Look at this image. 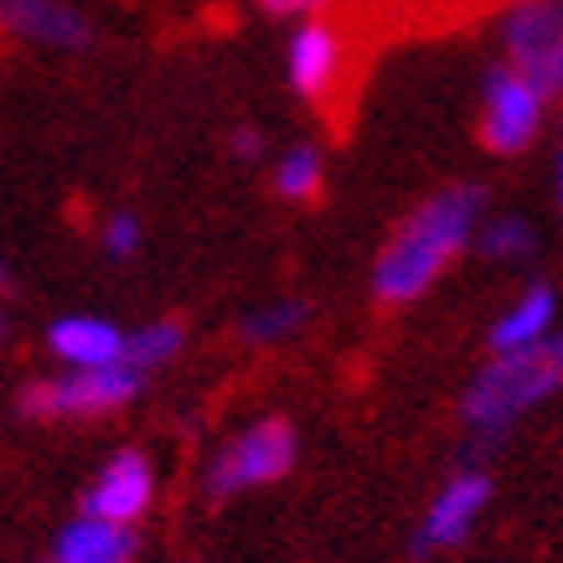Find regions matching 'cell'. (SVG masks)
I'll return each instance as SVG.
<instances>
[{"mask_svg":"<svg viewBox=\"0 0 563 563\" xmlns=\"http://www.w3.org/2000/svg\"><path fill=\"white\" fill-rule=\"evenodd\" d=\"M481 207H486V191L471 187V181L440 187L434 197H424L413 207L373 264L377 300L383 306H413L419 295H429V285L476 243Z\"/></svg>","mask_w":563,"mask_h":563,"instance_id":"6da1fadb","label":"cell"},{"mask_svg":"<svg viewBox=\"0 0 563 563\" xmlns=\"http://www.w3.org/2000/svg\"><path fill=\"white\" fill-rule=\"evenodd\" d=\"M563 388V331L517 352H492V362L471 377L461 398V419L471 440H501L507 429L532 413L543 398Z\"/></svg>","mask_w":563,"mask_h":563,"instance_id":"7a4b0ae2","label":"cell"},{"mask_svg":"<svg viewBox=\"0 0 563 563\" xmlns=\"http://www.w3.org/2000/svg\"><path fill=\"white\" fill-rule=\"evenodd\" d=\"M145 388V373L130 362H109V367H63L57 377H36L21 393V409L32 419H109L135 404Z\"/></svg>","mask_w":563,"mask_h":563,"instance_id":"3957f363","label":"cell"},{"mask_svg":"<svg viewBox=\"0 0 563 563\" xmlns=\"http://www.w3.org/2000/svg\"><path fill=\"white\" fill-rule=\"evenodd\" d=\"M295 450H300V440H295L290 419H279V413L254 419V424L239 429V434L207 461L202 492L212 496V501H228V496L254 492V486H274V481L290 476Z\"/></svg>","mask_w":563,"mask_h":563,"instance_id":"277c9868","label":"cell"},{"mask_svg":"<svg viewBox=\"0 0 563 563\" xmlns=\"http://www.w3.org/2000/svg\"><path fill=\"white\" fill-rule=\"evenodd\" d=\"M501 63L517 68L548 99L563 93V0H512L496 26Z\"/></svg>","mask_w":563,"mask_h":563,"instance_id":"5b68a950","label":"cell"},{"mask_svg":"<svg viewBox=\"0 0 563 563\" xmlns=\"http://www.w3.org/2000/svg\"><path fill=\"white\" fill-rule=\"evenodd\" d=\"M548 114V93L507 63L486 68L481 78V145L492 155H522L538 140Z\"/></svg>","mask_w":563,"mask_h":563,"instance_id":"8992f818","label":"cell"},{"mask_svg":"<svg viewBox=\"0 0 563 563\" xmlns=\"http://www.w3.org/2000/svg\"><path fill=\"white\" fill-rule=\"evenodd\" d=\"M486 501H492V476L486 471H455L424 507L409 553L413 559H434V553L461 548L471 538V528H476V517L486 512Z\"/></svg>","mask_w":563,"mask_h":563,"instance_id":"52a82bcc","label":"cell"},{"mask_svg":"<svg viewBox=\"0 0 563 563\" xmlns=\"http://www.w3.org/2000/svg\"><path fill=\"white\" fill-rule=\"evenodd\" d=\"M151 501H155V465H151V455H140V450H120V455H109V461L99 465V476L88 481L84 512L130 528V522H140V517L151 512Z\"/></svg>","mask_w":563,"mask_h":563,"instance_id":"ba28073f","label":"cell"},{"mask_svg":"<svg viewBox=\"0 0 563 563\" xmlns=\"http://www.w3.org/2000/svg\"><path fill=\"white\" fill-rule=\"evenodd\" d=\"M346 68V47H342V32L336 26H325L321 16L316 21H300L290 32V47H285V78L300 99H325L336 78Z\"/></svg>","mask_w":563,"mask_h":563,"instance_id":"9c48e42d","label":"cell"},{"mask_svg":"<svg viewBox=\"0 0 563 563\" xmlns=\"http://www.w3.org/2000/svg\"><path fill=\"white\" fill-rule=\"evenodd\" d=\"M0 32L57 52H84L93 42L88 16L68 0H0Z\"/></svg>","mask_w":563,"mask_h":563,"instance_id":"30bf717a","label":"cell"},{"mask_svg":"<svg viewBox=\"0 0 563 563\" xmlns=\"http://www.w3.org/2000/svg\"><path fill=\"white\" fill-rule=\"evenodd\" d=\"M124 346H130V331H120L103 316H57L47 325V352L68 367H109V362H124Z\"/></svg>","mask_w":563,"mask_h":563,"instance_id":"8fae6325","label":"cell"},{"mask_svg":"<svg viewBox=\"0 0 563 563\" xmlns=\"http://www.w3.org/2000/svg\"><path fill=\"white\" fill-rule=\"evenodd\" d=\"M135 559H140L135 532L88 512L73 517L68 528L52 538V553H47V563H135Z\"/></svg>","mask_w":563,"mask_h":563,"instance_id":"7c38bea8","label":"cell"},{"mask_svg":"<svg viewBox=\"0 0 563 563\" xmlns=\"http://www.w3.org/2000/svg\"><path fill=\"white\" fill-rule=\"evenodd\" d=\"M553 321H559V295H553V285H528L512 306L496 316L486 346H492V352L532 346V342H543V336H553Z\"/></svg>","mask_w":563,"mask_h":563,"instance_id":"4fadbf2b","label":"cell"},{"mask_svg":"<svg viewBox=\"0 0 563 563\" xmlns=\"http://www.w3.org/2000/svg\"><path fill=\"white\" fill-rule=\"evenodd\" d=\"M306 321H310L306 300H274V306H258L243 316L239 336L249 346H279V342H290L295 331H306Z\"/></svg>","mask_w":563,"mask_h":563,"instance_id":"5bb4252c","label":"cell"},{"mask_svg":"<svg viewBox=\"0 0 563 563\" xmlns=\"http://www.w3.org/2000/svg\"><path fill=\"white\" fill-rule=\"evenodd\" d=\"M181 346H187V325L181 321H151V325H140V331H130L124 362L151 377L155 367H166V362L181 357Z\"/></svg>","mask_w":563,"mask_h":563,"instance_id":"9a60e30c","label":"cell"},{"mask_svg":"<svg viewBox=\"0 0 563 563\" xmlns=\"http://www.w3.org/2000/svg\"><path fill=\"white\" fill-rule=\"evenodd\" d=\"M325 181V161L316 145H290V151L274 161V191L285 202H310Z\"/></svg>","mask_w":563,"mask_h":563,"instance_id":"2e32d148","label":"cell"},{"mask_svg":"<svg viewBox=\"0 0 563 563\" xmlns=\"http://www.w3.org/2000/svg\"><path fill=\"white\" fill-rule=\"evenodd\" d=\"M476 249H481V258H492V264H522V258H532V249H538V233H532V222H522V218H492L476 228Z\"/></svg>","mask_w":563,"mask_h":563,"instance_id":"e0dca14e","label":"cell"},{"mask_svg":"<svg viewBox=\"0 0 563 563\" xmlns=\"http://www.w3.org/2000/svg\"><path fill=\"white\" fill-rule=\"evenodd\" d=\"M99 243H103V254L109 258H135L140 254V218L135 212H109L99 228Z\"/></svg>","mask_w":563,"mask_h":563,"instance_id":"ac0fdd59","label":"cell"},{"mask_svg":"<svg viewBox=\"0 0 563 563\" xmlns=\"http://www.w3.org/2000/svg\"><path fill=\"white\" fill-rule=\"evenodd\" d=\"M325 0H258V11L274 21H316V11H321Z\"/></svg>","mask_w":563,"mask_h":563,"instance_id":"d6986e66","label":"cell"},{"mask_svg":"<svg viewBox=\"0 0 563 563\" xmlns=\"http://www.w3.org/2000/svg\"><path fill=\"white\" fill-rule=\"evenodd\" d=\"M228 151L239 155V161H258V155H264V135H258L254 124H243V130L228 135Z\"/></svg>","mask_w":563,"mask_h":563,"instance_id":"ffe728a7","label":"cell"},{"mask_svg":"<svg viewBox=\"0 0 563 563\" xmlns=\"http://www.w3.org/2000/svg\"><path fill=\"white\" fill-rule=\"evenodd\" d=\"M559 212H563V151H559Z\"/></svg>","mask_w":563,"mask_h":563,"instance_id":"44dd1931","label":"cell"},{"mask_svg":"<svg viewBox=\"0 0 563 563\" xmlns=\"http://www.w3.org/2000/svg\"><path fill=\"white\" fill-rule=\"evenodd\" d=\"M5 285H11V269H5V264H0V290H5Z\"/></svg>","mask_w":563,"mask_h":563,"instance_id":"7402d4cb","label":"cell"},{"mask_svg":"<svg viewBox=\"0 0 563 563\" xmlns=\"http://www.w3.org/2000/svg\"><path fill=\"white\" fill-rule=\"evenodd\" d=\"M0 331H5V316H0Z\"/></svg>","mask_w":563,"mask_h":563,"instance_id":"603a6c76","label":"cell"}]
</instances>
